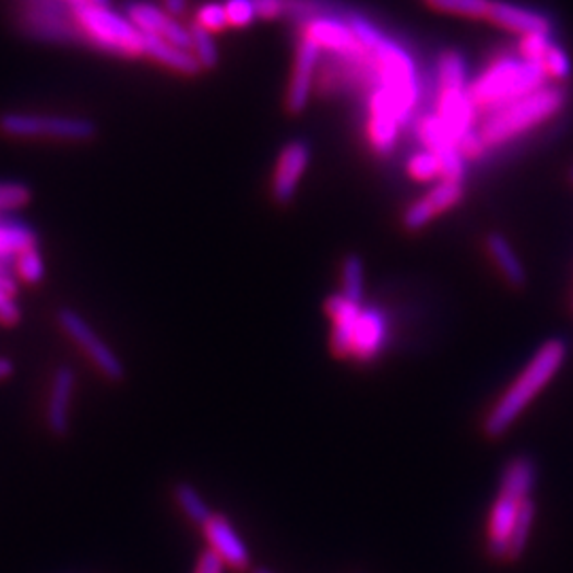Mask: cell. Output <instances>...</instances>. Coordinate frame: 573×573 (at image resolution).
I'll list each match as a JSON object with an SVG mask.
<instances>
[{"label": "cell", "instance_id": "6da1fadb", "mask_svg": "<svg viewBox=\"0 0 573 573\" xmlns=\"http://www.w3.org/2000/svg\"><path fill=\"white\" fill-rule=\"evenodd\" d=\"M346 20L370 58L377 75L374 83L389 92L402 126L408 123L420 100V76L415 58L397 40L386 37L368 17L350 13Z\"/></svg>", "mask_w": 573, "mask_h": 573}, {"label": "cell", "instance_id": "7a4b0ae2", "mask_svg": "<svg viewBox=\"0 0 573 573\" xmlns=\"http://www.w3.org/2000/svg\"><path fill=\"white\" fill-rule=\"evenodd\" d=\"M568 357V344L552 338L537 348L525 370L510 384V389L499 397L493 410L485 420V433L491 438L503 435L518 417L529 408L535 395H539L546 384L557 377Z\"/></svg>", "mask_w": 573, "mask_h": 573}, {"label": "cell", "instance_id": "3957f363", "mask_svg": "<svg viewBox=\"0 0 573 573\" xmlns=\"http://www.w3.org/2000/svg\"><path fill=\"white\" fill-rule=\"evenodd\" d=\"M568 105V89L563 85H544L532 94L499 107L487 115L482 128L478 130L487 150L505 145L521 134L534 130L535 126L546 123Z\"/></svg>", "mask_w": 573, "mask_h": 573}, {"label": "cell", "instance_id": "277c9868", "mask_svg": "<svg viewBox=\"0 0 573 573\" xmlns=\"http://www.w3.org/2000/svg\"><path fill=\"white\" fill-rule=\"evenodd\" d=\"M544 85H548V75L541 64L525 58H499L469 83V94L476 109H487L491 114Z\"/></svg>", "mask_w": 573, "mask_h": 573}, {"label": "cell", "instance_id": "5b68a950", "mask_svg": "<svg viewBox=\"0 0 573 573\" xmlns=\"http://www.w3.org/2000/svg\"><path fill=\"white\" fill-rule=\"evenodd\" d=\"M535 463L529 457H514L501 474V487L489 516V550L496 559H508L510 539L521 505L532 497Z\"/></svg>", "mask_w": 573, "mask_h": 573}, {"label": "cell", "instance_id": "8992f818", "mask_svg": "<svg viewBox=\"0 0 573 573\" xmlns=\"http://www.w3.org/2000/svg\"><path fill=\"white\" fill-rule=\"evenodd\" d=\"M73 13L85 43L126 58L145 56V35L128 17L92 2L73 7Z\"/></svg>", "mask_w": 573, "mask_h": 573}, {"label": "cell", "instance_id": "52a82bcc", "mask_svg": "<svg viewBox=\"0 0 573 573\" xmlns=\"http://www.w3.org/2000/svg\"><path fill=\"white\" fill-rule=\"evenodd\" d=\"M0 132L9 139H51L85 143L96 136L98 128L87 117L4 114L0 115Z\"/></svg>", "mask_w": 573, "mask_h": 573}, {"label": "cell", "instance_id": "ba28073f", "mask_svg": "<svg viewBox=\"0 0 573 573\" xmlns=\"http://www.w3.org/2000/svg\"><path fill=\"white\" fill-rule=\"evenodd\" d=\"M20 26L28 37L49 43L85 40L67 0H22Z\"/></svg>", "mask_w": 573, "mask_h": 573}, {"label": "cell", "instance_id": "9c48e42d", "mask_svg": "<svg viewBox=\"0 0 573 573\" xmlns=\"http://www.w3.org/2000/svg\"><path fill=\"white\" fill-rule=\"evenodd\" d=\"M60 330L79 346V350L92 361V366L111 382H121L126 379V366L121 357L115 353L109 344L105 343L98 332L83 319L75 308H60L58 314Z\"/></svg>", "mask_w": 573, "mask_h": 573}, {"label": "cell", "instance_id": "30bf717a", "mask_svg": "<svg viewBox=\"0 0 573 573\" xmlns=\"http://www.w3.org/2000/svg\"><path fill=\"white\" fill-rule=\"evenodd\" d=\"M302 35L310 38L321 47V51H330L338 58H348V60H363L368 58L363 45L359 43L357 35L353 33L348 20H341L336 15H314L308 17L300 26Z\"/></svg>", "mask_w": 573, "mask_h": 573}, {"label": "cell", "instance_id": "8fae6325", "mask_svg": "<svg viewBox=\"0 0 573 573\" xmlns=\"http://www.w3.org/2000/svg\"><path fill=\"white\" fill-rule=\"evenodd\" d=\"M310 145L305 139H294L289 141L276 159V168L272 175V200L280 206H287L294 202L296 193L300 190V183L305 179L308 164H310Z\"/></svg>", "mask_w": 573, "mask_h": 573}, {"label": "cell", "instance_id": "7c38bea8", "mask_svg": "<svg viewBox=\"0 0 573 573\" xmlns=\"http://www.w3.org/2000/svg\"><path fill=\"white\" fill-rule=\"evenodd\" d=\"M419 139L425 150L435 153L442 164V181L463 183L465 179V155L444 128L442 119L435 114L422 115L419 121Z\"/></svg>", "mask_w": 573, "mask_h": 573}, {"label": "cell", "instance_id": "4fadbf2b", "mask_svg": "<svg viewBox=\"0 0 573 573\" xmlns=\"http://www.w3.org/2000/svg\"><path fill=\"white\" fill-rule=\"evenodd\" d=\"M402 119L389 96V92L374 83L370 94V119H368V139L372 150L379 155H389L395 150L399 139Z\"/></svg>", "mask_w": 573, "mask_h": 573}, {"label": "cell", "instance_id": "5bb4252c", "mask_svg": "<svg viewBox=\"0 0 573 573\" xmlns=\"http://www.w3.org/2000/svg\"><path fill=\"white\" fill-rule=\"evenodd\" d=\"M202 532L208 548L226 563L228 570L247 572L251 568V552L244 539L224 514H213Z\"/></svg>", "mask_w": 573, "mask_h": 573}, {"label": "cell", "instance_id": "9a60e30c", "mask_svg": "<svg viewBox=\"0 0 573 573\" xmlns=\"http://www.w3.org/2000/svg\"><path fill=\"white\" fill-rule=\"evenodd\" d=\"M319 60H321V47L302 35L298 43V51H296L294 73H291V81H289L287 96H285V107L289 114L300 115L308 107V100L314 87V75L319 69Z\"/></svg>", "mask_w": 573, "mask_h": 573}, {"label": "cell", "instance_id": "2e32d148", "mask_svg": "<svg viewBox=\"0 0 573 573\" xmlns=\"http://www.w3.org/2000/svg\"><path fill=\"white\" fill-rule=\"evenodd\" d=\"M126 15L143 35L164 38L181 49L191 51L190 28L181 26L170 13L157 9L155 4L141 2V0L130 2L126 9Z\"/></svg>", "mask_w": 573, "mask_h": 573}, {"label": "cell", "instance_id": "e0dca14e", "mask_svg": "<svg viewBox=\"0 0 573 573\" xmlns=\"http://www.w3.org/2000/svg\"><path fill=\"white\" fill-rule=\"evenodd\" d=\"M463 195H465L463 183L440 181L425 198L413 202L406 208L404 219H402L404 228L410 229V231H419L425 226H429L435 217H440L442 213L455 208L458 202L463 200Z\"/></svg>", "mask_w": 573, "mask_h": 573}, {"label": "cell", "instance_id": "ac0fdd59", "mask_svg": "<svg viewBox=\"0 0 573 573\" xmlns=\"http://www.w3.org/2000/svg\"><path fill=\"white\" fill-rule=\"evenodd\" d=\"M75 386V370L71 366H58L51 377L49 399L45 410V422L56 438H64L71 431V406H73Z\"/></svg>", "mask_w": 573, "mask_h": 573}, {"label": "cell", "instance_id": "d6986e66", "mask_svg": "<svg viewBox=\"0 0 573 573\" xmlns=\"http://www.w3.org/2000/svg\"><path fill=\"white\" fill-rule=\"evenodd\" d=\"M435 115L442 119L444 128L453 136V141L461 145V141L474 132L476 105L471 100L469 87H440Z\"/></svg>", "mask_w": 573, "mask_h": 573}, {"label": "cell", "instance_id": "ffe728a7", "mask_svg": "<svg viewBox=\"0 0 573 573\" xmlns=\"http://www.w3.org/2000/svg\"><path fill=\"white\" fill-rule=\"evenodd\" d=\"M487 20L493 22L499 28H505L521 37L552 35V22L548 20V15L534 11L529 7L516 4V2H508V0H493Z\"/></svg>", "mask_w": 573, "mask_h": 573}, {"label": "cell", "instance_id": "44dd1931", "mask_svg": "<svg viewBox=\"0 0 573 573\" xmlns=\"http://www.w3.org/2000/svg\"><path fill=\"white\" fill-rule=\"evenodd\" d=\"M386 341H389V323L382 310L374 306L361 308V314L355 325L350 357H355L361 363L374 361L384 350Z\"/></svg>", "mask_w": 573, "mask_h": 573}, {"label": "cell", "instance_id": "7402d4cb", "mask_svg": "<svg viewBox=\"0 0 573 573\" xmlns=\"http://www.w3.org/2000/svg\"><path fill=\"white\" fill-rule=\"evenodd\" d=\"M361 305L348 302L343 294L330 296L325 302V312L332 319V338L330 346L336 357H350L353 350V336H355V325L361 314Z\"/></svg>", "mask_w": 573, "mask_h": 573}, {"label": "cell", "instance_id": "603a6c76", "mask_svg": "<svg viewBox=\"0 0 573 573\" xmlns=\"http://www.w3.org/2000/svg\"><path fill=\"white\" fill-rule=\"evenodd\" d=\"M145 56L179 75L195 76L202 73V67L198 64L191 51L181 49L164 38L145 35Z\"/></svg>", "mask_w": 573, "mask_h": 573}, {"label": "cell", "instance_id": "cb8c5ba5", "mask_svg": "<svg viewBox=\"0 0 573 573\" xmlns=\"http://www.w3.org/2000/svg\"><path fill=\"white\" fill-rule=\"evenodd\" d=\"M487 249L493 258L499 272L503 274V278L512 285V287H523L527 283V272H525V266L523 262L518 260V255L514 253L510 240L501 234H489L487 236Z\"/></svg>", "mask_w": 573, "mask_h": 573}, {"label": "cell", "instance_id": "d4e9b609", "mask_svg": "<svg viewBox=\"0 0 573 573\" xmlns=\"http://www.w3.org/2000/svg\"><path fill=\"white\" fill-rule=\"evenodd\" d=\"M37 244L38 234L33 226L0 219V260H13L24 251L35 249Z\"/></svg>", "mask_w": 573, "mask_h": 573}, {"label": "cell", "instance_id": "484cf974", "mask_svg": "<svg viewBox=\"0 0 573 573\" xmlns=\"http://www.w3.org/2000/svg\"><path fill=\"white\" fill-rule=\"evenodd\" d=\"M172 497H175L179 510L188 516V521L193 523L195 527H204L208 523V518L215 514L211 510V505L206 503V499L200 496V491L195 487H191L190 482H179L172 489Z\"/></svg>", "mask_w": 573, "mask_h": 573}, {"label": "cell", "instance_id": "4316f807", "mask_svg": "<svg viewBox=\"0 0 573 573\" xmlns=\"http://www.w3.org/2000/svg\"><path fill=\"white\" fill-rule=\"evenodd\" d=\"M343 296L348 302L361 305L366 296V267L359 255H346L341 270Z\"/></svg>", "mask_w": 573, "mask_h": 573}, {"label": "cell", "instance_id": "83f0119b", "mask_svg": "<svg viewBox=\"0 0 573 573\" xmlns=\"http://www.w3.org/2000/svg\"><path fill=\"white\" fill-rule=\"evenodd\" d=\"M440 87H469L467 64L458 51H444L438 60Z\"/></svg>", "mask_w": 573, "mask_h": 573}, {"label": "cell", "instance_id": "f1b7e54d", "mask_svg": "<svg viewBox=\"0 0 573 573\" xmlns=\"http://www.w3.org/2000/svg\"><path fill=\"white\" fill-rule=\"evenodd\" d=\"M535 521V503L534 499L529 497L523 505H521V512H518V518H516V525H514V532H512V539H510V550H508V559H521V554L525 552L527 548V541H529V535L534 529Z\"/></svg>", "mask_w": 573, "mask_h": 573}, {"label": "cell", "instance_id": "f546056e", "mask_svg": "<svg viewBox=\"0 0 573 573\" xmlns=\"http://www.w3.org/2000/svg\"><path fill=\"white\" fill-rule=\"evenodd\" d=\"M191 53L198 60V64L202 67V71H211L217 67L219 62V51L217 45L213 40V35L208 31H204L200 24H191Z\"/></svg>", "mask_w": 573, "mask_h": 573}, {"label": "cell", "instance_id": "4dcf8cb0", "mask_svg": "<svg viewBox=\"0 0 573 573\" xmlns=\"http://www.w3.org/2000/svg\"><path fill=\"white\" fill-rule=\"evenodd\" d=\"M493 0H433L431 7L442 13H453L461 17H476L487 20Z\"/></svg>", "mask_w": 573, "mask_h": 573}, {"label": "cell", "instance_id": "1f68e13d", "mask_svg": "<svg viewBox=\"0 0 573 573\" xmlns=\"http://www.w3.org/2000/svg\"><path fill=\"white\" fill-rule=\"evenodd\" d=\"M408 175L415 181L427 183V181H433V179L442 177V164H440L435 153L425 150V152L415 153L408 159Z\"/></svg>", "mask_w": 573, "mask_h": 573}, {"label": "cell", "instance_id": "d6a6232c", "mask_svg": "<svg viewBox=\"0 0 573 573\" xmlns=\"http://www.w3.org/2000/svg\"><path fill=\"white\" fill-rule=\"evenodd\" d=\"M13 266H15V276L28 285H38L45 278V260L38 253L37 247L20 253Z\"/></svg>", "mask_w": 573, "mask_h": 573}, {"label": "cell", "instance_id": "836d02e7", "mask_svg": "<svg viewBox=\"0 0 573 573\" xmlns=\"http://www.w3.org/2000/svg\"><path fill=\"white\" fill-rule=\"evenodd\" d=\"M541 67L546 71L548 79L557 81V83H563L568 81L570 75H572V60L568 56V51L563 47H559L557 43L548 49V53L544 56L541 60Z\"/></svg>", "mask_w": 573, "mask_h": 573}, {"label": "cell", "instance_id": "e575fe53", "mask_svg": "<svg viewBox=\"0 0 573 573\" xmlns=\"http://www.w3.org/2000/svg\"><path fill=\"white\" fill-rule=\"evenodd\" d=\"M33 200V190L17 181L0 183V213H13L28 206Z\"/></svg>", "mask_w": 573, "mask_h": 573}, {"label": "cell", "instance_id": "d590c367", "mask_svg": "<svg viewBox=\"0 0 573 573\" xmlns=\"http://www.w3.org/2000/svg\"><path fill=\"white\" fill-rule=\"evenodd\" d=\"M195 24H200L204 31H208L211 35L213 33H222L228 28V13H226V7L224 4H217V2H206L198 9V15H195Z\"/></svg>", "mask_w": 573, "mask_h": 573}, {"label": "cell", "instance_id": "8d00e7d4", "mask_svg": "<svg viewBox=\"0 0 573 573\" xmlns=\"http://www.w3.org/2000/svg\"><path fill=\"white\" fill-rule=\"evenodd\" d=\"M554 45L552 35H525L521 37V58L541 64L548 49Z\"/></svg>", "mask_w": 573, "mask_h": 573}, {"label": "cell", "instance_id": "74e56055", "mask_svg": "<svg viewBox=\"0 0 573 573\" xmlns=\"http://www.w3.org/2000/svg\"><path fill=\"white\" fill-rule=\"evenodd\" d=\"M17 287H11L0 280V323L2 325H17L22 319V308L15 302Z\"/></svg>", "mask_w": 573, "mask_h": 573}, {"label": "cell", "instance_id": "f35d334b", "mask_svg": "<svg viewBox=\"0 0 573 573\" xmlns=\"http://www.w3.org/2000/svg\"><path fill=\"white\" fill-rule=\"evenodd\" d=\"M224 7L228 13V24L234 28H244L258 17L253 0H228Z\"/></svg>", "mask_w": 573, "mask_h": 573}, {"label": "cell", "instance_id": "ab89813d", "mask_svg": "<svg viewBox=\"0 0 573 573\" xmlns=\"http://www.w3.org/2000/svg\"><path fill=\"white\" fill-rule=\"evenodd\" d=\"M226 570H228L226 563L211 548L200 552V557L193 565V573H226Z\"/></svg>", "mask_w": 573, "mask_h": 573}, {"label": "cell", "instance_id": "60d3db41", "mask_svg": "<svg viewBox=\"0 0 573 573\" xmlns=\"http://www.w3.org/2000/svg\"><path fill=\"white\" fill-rule=\"evenodd\" d=\"M255 13L262 20H276L287 15V0H253Z\"/></svg>", "mask_w": 573, "mask_h": 573}, {"label": "cell", "instance_id": "b9f144b4", "mask_svg": "<svg viewBox=\"0 0 573 573\" xmlns=\"http://www.w3.org/2000/svg\"><path fill=\"white\" fill-rule=\"evenodd\" d=\"M164 7H166V13H170L175 17V15L186 13L188 0H164Z\"/></svg>", "mask_w": 573, "mask_h": 573}, {"label": "cell", "instance_id": "7bdbcfd3", "mask_svg": "<svg viewBox=\"0 0 573 573\" xmlns=\"http://www.w3.org/2000/svg\"><path fill=\"white\" fill-rule=\"evenodd\" d=\"M15 372V366L9 357H0V381H7L9 377H13Z\"/></svg>", "mask_w": 573, "mask_h": 573}, {"label": "cell", "instance_id": "ee69618b", "mask_svg": "<svg viewBox=\"0 0 573 573\" xmlns=\"http://www.w3.org/2000/svg\"><path fill=\"white\" fill-rule=\"evenodd\" d=\"M92 4H100V7H109V0H89Z\"/></svg>", "mask_w": 573, "mask_h": 573}, {"label": "cell", "instance_id": "f6af8a7d", "mask_svg": "<svg viewBox=\"0 0 573 573\" xmlns=\"http://www.w3.org/2000/svg\"><path fill=\"white\" fill-rule=\"evenodd\" d=\"M251 573H274L272 570H267V568H255V570H251Z\"/></svg>", "mask_w": 573, "mask_h": 573}, {"label": "cell", "instance_id": "bcb514c9", "mask_svg": "<svg viewBox=\"0 0 573 573\" xmlns=\"http://www.w3.org/2000/svg\"><path fill=\"white\" fill-rule=\"evenodd\" d=\"M427 2H429V4H431V2H433V0H427Z\"/></svg>", "mask_w": 573, "mask_h": 573}, {"label": "cell", "instance_id": "7dc6e473", "mask_svg": "<svg viewBox=\"0 0 573 573\" xmlns=\"http://www.w3.org/2000/svg\"><path fill=\"white\" fill-rule=\"evenodd\" d=\"M572 181H573V172H572Z\"/></svg>", "mask_w": 573, "mask_h": 573}]
</instances>
